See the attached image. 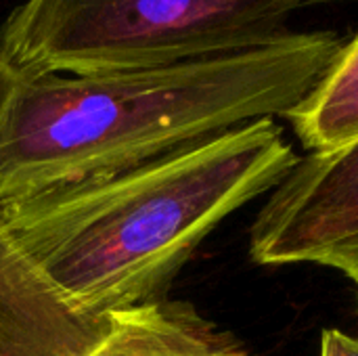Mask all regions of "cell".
Instances as JSON below:
<instances>
[{
    "mask_svg": "<svg viewBox=\"0 0 358 356\" xmlns=\"http://www.w3.org/2000/svg\"><path fill=\"white\" fill-rule=\"evenodd\" d=\"M300 162L283 128L256 120L132 168L0 201V227L78 313L164 300L201 241Z\"/></svg>",
    "mask_w": 358,
    "mask_h": 356,
    "instance_id": "6da1fadb",
    "label": "cell"
},
{
    "mask_svg": "<svg viewBox=\"0 0 358 356\" xmlns=\"http://www.w3.org/2000/svg\"><path fill=\"white\" fill-rule=\"evenodd\" d=\"M344 40L289 31L266 46L105 73H21L0 130V201L105 176L231 128L285 118Z\"/></svg>",
    "mask_w": 358,
    "mask_h": 356,
    "instance_id": "7a4b0ae2",
    "label": "cell"
},
{
    "mask_svg": "<svg viewBox=\"0 0 358 356\" xmlns=\"http://www.w3.org/2000/svg\"><path fill=\"white\" fill-rule=\"evenodd\" d=\"M315 0H25L0 29L19 73H105L233 55L281 40Z\"/></svg>",
    "mask_w": 358,
    "mask_h": 356,
    "instance_id": "3957f363",
    "label": "cell"
},
{
    "mask_svg": "<svg viewBox=\"0 0 358 356\" xmlns=\"http://www.w3.org/2000/svg\"><path fill=\"white\" fill-rule=\"evenodd\" d=\"M352 241H358V141L300 157L258 212L250 256L262 266L319 264Z\"/></svg>",
    "mask_w": 358,
    "mask_h": 356,
    "instance_id": "277c9868",
    "label": "cell"
},
{
    "mask_svg": "<svg viewBox=\"0 0 358 356\" xmlns=\"http://www.w3.org/2000/svg\"><path fill=\"white\" fill-rule=\"evenodd\" d=\"M105 321L67 304L0 227V356H88Z\"/></svg>",
    "mask_w": 358,
    "mask_h": 356,
    "instance_id": "5b68a950",
    "label": "cell"
},
{
    "mask_svg": "<svg viewBox=\"0 0 358 356\" xmlns=\"http://www.w3.org/2000/svg\"><path fill=\"white\" fill-rule=\"evenodd\" d=\"M88 356H250L191 304L155 300L107 315Z\"/></svg>",
    "mask_w": 358,
    "mask_h": 356,
    "instance_id": "8992f818",
    "label": "cell"
},
{
    "mask_svg": "<svg viewBox=\"0 0 358 356\" xmlns=\"http://www.w3.org/2000/svg\"><path fill=\"white\" fill-rule=\"evenodd\" d=\"M285 120L308 153H329L358 141V31Z\"/></svg>",
    "mask_w": 358,
    "mask_h": 356,
    "instance_id": "52a82bcc",
    "label": "cell"
},
{
    "mask_svg": "<svg viewBox=\"0 0 358 356\" xmlns=\"http://www.w3.org/2000/svg\"><path fill=\"white\" fill-rule=\"evenodd\" d=\"M319 264L340 271L344 277H348L357 285L358 290V241L331 250Z\"/></svg>",
    "mask_w": 358,
    "mask_h": 356,
    "instance_id": "ba28073f",
    "label": "cell"
},
{
    "mask_svg": "<svg viewBox=\"0 0 358 356\" xmlns=\"http://www.w3.org/2000/svg\"><path fill=\"white\" fill-rule=\"evenodd\" d=\"M321 356H358V338L340 329H325L321 334Z\"/></svg>",
    "mask_w": 358,
    "mask_h": 356,
    "instance_id": "9c48e42d",
    "label": "cell"
},
{
    "mask_svg": "<svg viewBox=\"0 0 358 356\" xmlns=\"http://www.w3.org/2000/svg\"><path fill=\"white\" fill-rule=\"evenodd\" d=\"M19 80H21V73L0 55V130L4 126L10 101H13L15 90L19 86Z\"/></svg>",
    "mask_w": 358,
    "mask_h": 356,
    "instance_id": "30bf717a",
    "label": "cell"
},
{
    "mask_svg": "<svg viewBox=\"0 0 358 356\" xmlns=\"http://www.w3.org/2000/svg\"><path fill=\"white\" fill-rule=\"evenodd\" d=\"M342 2H358V0H342Z\"/></svg>",
    "mask_w": 358,
    "mask_h": 356,
    "instance_id": "8fae6325",
    "label": "cell"
}]
</instances>
